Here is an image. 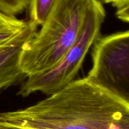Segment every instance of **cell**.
Masks as SVG:
<instances>
[{"instance_id": "obj_11", "label": "cell", "mask_w": 129, "mask_h": 129, "mask_svg": "<svg viewBox=\"0 0 129 129\" xmlns=\"http://www.w3.org/2000/svg\"><path fill=\"white\" fill-rule=\"evenodd\" d=\"M105 3L111 4L113 6L117 8L122 7L129 3V0H103Z\"/></svg>"}, {"instance_id": "obj_6", "label": "cell", "mask_w": 129, "mask_h": 129, "mask_svg": "<svg viewBox=\"0 0 129 129\" xmlns=\"http://www.w3.org/2000/svg\"><path fill=\"white\" fill-rule=\"evenodd\" d=\"M27 21L19 20L0 12V46L12 39L24 26Z\"/></svg>"}, {"instance_id": "obj_5", "label": "cell", "mask_w": 129, "mask_h": 129, "mask_svg": "<svg viewBox=\"0 0 129 129\" xmlns=\"http://www.w3.org/2000/svg\"><path fill=\"white\" fill-rule=\"evenodd\" d=\"M38 26L32 20H28L16 35L0 46V90L25 77L20 68V57L25 45L38 31Z\"/></svg>"}, {"instance_id": "obj_2", "label": "cell", "mask_w": 129, "mask_h": 129, "mask_svg": "<svg viewBox=\"0 0 129 129\" xmlns=\"http://www.w3.org/2000/svg\"><path fill=\"white\" fill-rule=\"evenodd\" d=\"M91 0H57L50 13L24 47L20 66L25 77L56 66L75 44Z\"/></svg>"}, {"instance_id": "obj_7", "label": "cell", "mask_w": 129, "mask_h": 129, "mask_svg": "<svg viewBox=\"0 0 129 129\" xmlns=\"http://www.w3.org/2000/svg\"><path fill=\"white\" fill-rule=\"evenodd\" d=\"M57 0H31L30 20L38 25H43L52 10Z\"/></svg>"}, {"instance_id": "obj_8", "label": "cell", "mask_w": 129, "mask_h": 129, "mask_svg": "<svg viewBox=\"0 0 129 129\" xmlns=\"http://www.w3.org/2000/svg\"><path fill=\"white\" fill-rule=\"evenodd\" d=\"M31 0H0V12L10 16H16L29 7Z\"/></svg>"}, {"instance_id": "obj_4", "label": "cell", "mask_w": 129, "mask_h": 129, "mask_svg": "<svg viewBox=\"0 0 129 129\" xmlns=\"http://www.w3.org/2000/svg\"><path fill=\"white\" fill-rule=\"evenodd\" d=\"M87 78L129 103V30L100 37Z\"/></svg>"}, {"instance_id": "obj_3", "label": "cell", "mask_w": 129, "mask_h": 129, "mask_svg": "<svg viewBox=\"0 0 129 129\" xmlns=\"http://www.w3.org/2000/svg\"><path fill=\"white\" fill-rule=\"evenodd\" d=\"M106 12L99 0H91L81 31L75 44L56 66L46 72L28 77L17 94L26 97L40 92L49 96L75 79L89 49L100 37Z\"/></svg>"}, {"instance_id": "obj_1", "label": "cell", "mask_w": 129, "mask_h": 129, "mask_svg": "<svg viewBox=\"0 0 129 129\" xmlns=\"http://www.w3.org/2000/svg\"><path fill=\"white\" fill-rule=\"evenodd\" d=\"M0 117L47 129H129V103L84 77L27 108L0 112Z\"/></svg>"}, {"instance_id": "obj_10", "label": "cell", "mask_w": 129, "mask_h": 129, "mask_svg": "<svg viewBox=\"0 0 129 129\" xmlns=\"http://www.w3.org/2000/svg\"><path fill=\"white\" fill-rule=\"evenodd\" d=\"M116 16L119 20L129 23V3L117 8Z\"/></svg>"}, {"instance_id": "obj_9", "label": "cell", "mask_w": 129, "mask_h": 129, "mask_svg": "<svg viewBox=\"0 0 129 129\" xmlns=\"http://www.w3.org/2000/svg\"><path fill=\"white\" fill-rule=\"evenodd\" d=\"M0 129H47L34 127L19 122L7 120L0 117Z\"/></svg>"}]
</instances>
